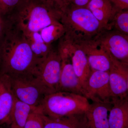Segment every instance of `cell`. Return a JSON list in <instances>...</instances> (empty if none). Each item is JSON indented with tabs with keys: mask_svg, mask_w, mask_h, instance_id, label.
<instances>
[{
	"mask_svg": "<svg viewBox=\"0 0 128 128\" xmlns=\"http://www.w3.org/2000/svg\"><path fill=\"white\" fill-rule=\"evenodd\" d=\"M8 21L7 29L0 42V73L34 74L41 62L34 56L22 32Z\"/></svg>",
	"mask_w": 128,
	"mask_h": 128,
	"instance_id": "1",
	"label": "cell"
},
{
	"mask_svg": "<svg viewBox=\"0 0 128 128\" xmlns=\"http://www.w3.org/2000/svg\"><path fill=\"white\" fill-rule=\"evenodd\" d=\"M60 11L46 0H23L6 17L24 34L60 22Z\"/></svg>",
	"mask_w": 128,
	"mask_h": 128,
	"instance_id": "2",
	"label": "cell"
},
{
	"mask_svg": "<svg viewBox=\"0 0 128 128\" xmlns=\"http://www.w3.org/2000/svg\"><path fill=\"white\" fill-rule=\"evenodd\" d=\"M60 22L65 31V38L76 44L96 38L104 27L86 7L66 5L61 10Z\"/></svg>",
	"mask_w": 128,
	"mask_h": 128,
	"instance_id": "3",
	"label": "cell"
},
{
	"mask_svg": "<svg viewBox=\"0 0 128 128\" xmlns=\"http://www.w3.org/2000/svg\"><path fill=\"white\" fill-rule=\"evenodd\" d=\"M88 99L81 95L58 92L45 96L38 108L44 115L59 118L85 113L90 104Z\"/></svg>",
	"mask_w": 128,
	"mask_h": 128,
	"instance_id": "4",
	"label": "cell"
},
{
	"mask_svg": "<svg viewBox=\"0 0 128 128\" xmlns=\"http://www.w3.org/2000/svg\"><path fill=\"white\" fill-rule=\"evenodd\" d=\"M9 76L15 97L24 103L38 107L48 94L34 74Z\"/></svg>",
	"mask_w": 128,
	"mask_h": 128,
	"instance_id": "5",
	"label": "cell"
},
{
	"mask_svg": "<svg viewBox=\"0 0 128 128\" xmlns=\"http://www.w3.org/2000/svg\"><path fill=\"white\" fill-rule=\"evenodd\" d=\"M62 60L53 48L37 67L34 74L48 95L58 92Z\"/></svg>",
	"mask_w": 128,
	"mask_h": 128,
	"instance_id": "6",
	"label": "cell"
},
{
	"mask_svg": "<svg viewBox=\"0 0 128 128\" xmlns=\"http://www.w3.org/2000/svg\"><path fill=\"white\" fill-rule=\"evenodd\" d=\"M83 92L84 96L92 102L112 104L108 72L91 70Z\"/></svg>",
	"mask_w": 128,
	"mask_h": 128,
	"instance_id": "7",
	"label": "cell"
},
{
	"mask_svg": "<svg viewBox=\"0 0 128 128\" xmlns=\"http://www.w3.org/2000/svg\"><path fill=\"white\" fill-rule=\"evenodd\" d=\"M96 38L113 57L128 64V35L112 29H105Z\"/></svg>",
	"mask_w": 128,
	"mask_h": 128,
	"instance_id": "8",
	"label": "cell"
},
{
	"mask_svg": "<svg viewBox=\"0 0 128 128\" xmlns=\"http://www.w3.org/2000/svg\"><path fill=\"white\" fill-rule=\"evenodd\" d=\"M108 53L110 60L109 82L112 98H126L128 97V64L118 60Z\"/></svg>",
	"mask_w": 128,
	"mask_h": 128,
	"instance_id": "9",
	"label": "cell"
},
{
	"mask_svg": "<svg viewBox=\"0 0 128 128\" xmlns=\"http://www.w3.org/2000/svg\"><path fill=\"white\" fill-rule=\"evenodd\" d=\"M75 44L84 52L91 70L109 71L110 66L109 54L96 38Z\"/></svg>",
	"mask_w": 128,
	"mask_h": 128,
	"instance_id": "10",
	"label": "cell"
},
{
	"mask_svg": "<svg viewBox=\"0 0 128 128\" xmlns=\"http://www.w3.org/2000/svg\"><path fill=\"white\" fill-rule=\"evenodd\" d=\"M60 57L62 63L58 92H66L84 96L83 88L73 70L71 57Z\"/></svg>",
	"mask_w": 128,
	"mask_h": 128,
	"instance_id": "11",
	"label": "cell"
},
{
	"mask_svg": "<svg viewBox=\"0 0 128 128\" xmlns=\"http://www.w3.org/2000/svg\"><path fill=\"white\" fill-rule=\"evenodd\" d=\"M15 99L10 76L0 73V125L9 124Z\"/></svg>",
	"mask_w": 128,
	"mask_h": 128,
	"instance_id": "12",
	"label": "cell"
},
{
	"mask_svg": "<svg viewBox=\"0 0 128 128\" xmlns=\"http://www.w3.org/2000/svg\"><path fill=\"white\" fill-rule=\"evenodd\" d=\"M112 103L92 102L85 112L86 128H108V113Z\"/></svg>",
	"mask_w": 128,
	"mask_h": 128,
	"instance_id": "13",
	"label": "cell"
},
{
	"mask_svg": "<svg viewBox=\"0 0 128 128\" xmlns=\"http://www.w3.org/2000/svg\"><path fill=\"white\" fill-rule=\"evenodd\" d=\"M108 116V128H128V97L113 98Z\"/></svg>",
	"mask_w": 128,
	"mask_h": 128,
	"instance_id": "14",
	"label": "cell"
},
{
	"mask_svg": "<svg viewBox=\"0 0 128 128\" xmlns=\"http://www.w3.org/2000/svg\"><path fill=\"white\" fill-rule=\"evenodd\" d=\"M73 44L71 56L72 64L83 89L91 72V69L87 57L83 50L78 45L75 44Z\"/></svg>",
	"mask_w": 128,
	"mask_h": 128,
	"instance_id": "15",
	"label": "cell"
},
{
	"mask_svg": "<svg viewBox=\"0 0 128 128\" xmlns=\"http://www.w3.org/2000/svg\"><path fill=\"white\" fill-rule=\"evenodd\" d=\"M44 128H86L85 113L59 118H52L42 114Z\"/></svg>",
	"mask_w": 128,
	"mask_h": 128,
	"instance_id": "16",
	"label": "cell"
},
{
	"mask_svg": "<svg viewBox=\"0 0 128 128\" xmlns=\"http://www.w3.org/2000/svg\"><path fill=\"white\" fill-rule=\"evenodd\" d=\"M86 8L106 29L116 10L110 0H90Z\"/></svg>",
	"mask_w": 128,
	"mask_h": 128,
	"instance_id": "17",
	"label": "cell"
},
{
	"mask_svg": "<svg viewBox=\"0 0 128 128\" xmlns=\"http://www.w3.org/2000/svg\"><path fill=\"white\" fill-rule=\"evenodd\" d=\"M39 109L38 107L24 103L16 98L9 123L11 128H23L30 114Z\"/></svg>",
	"mask_w": 128,
	"mask_h": 128,
	"instance_id": "18",
	"label": "cell"
},
{
	"mask_svg": "<svg viewBox=\"0 0 128 128\" xmlns=\"http://www.w3.org/2000/svg\"><path fill=\"white\" fill-rule=\"evenodd\" d=\"M24 35L34 56L40 62L47 57L53 48L52 45L44 42L38 32Z\"/></svg>",
	"mask_w": 128,
	"mask_h": 128,
	"instance_id": "19",
	"label": "cell"
},
{
	"mask_svg": "<svg viewBox=\"0 0 128 128\" xmlns=\"http://www.w3.org/2000/svg\"><path fill=\"white\" fill-rule=\"evenodd\" d=\"M107 29H112L128 35V10H116L108 25Z\"/></svg>",
	"mask_w": 128,
	"mask_h": 128,
	"instance_id": "20",
	"label": "cell"
},
{
	"mask_svg": "<svg viewBox=\"0 0 128 128\" xmlns=\"http://www.w3.org/2000/svg\"><path fill=\"white\" fill-rule=\"evenodd\" d=\"M39 33L44 42L52 45L53 42L64 36L65 31L60 22H58L44 28Z\"/></svg>",
	"mask_w": 128,
	"mask_h": 128,
	"instance_id": "21",
	"label": "cell"
},
{
	"mask_svg": "<svg viewBox=\"0 0 128 128\" xmlns=\"http://www.w3.org/2000/svg\"><path fill=\"white\" fill-rule=\"evenodd\" d=\"M23 128H44L42 113L40 109L30 114Z\"/></svg>",
	"mask_w": 128,
	"mask_h": 128,
	"instance_id": "22",
	"label": "cell"
},
{
	"mask_svg": "<svg viewBox=\"0 0 128 128\" xmlns=\"http://www.w3.org/2000/svg\"><path fill=\"white\" fill-rule=\"evenodd\" d=\"M23 0H2V15L8 16Z\"/></svg>",
	"mask_w": 128,
	"mask_h": 128,
	"instance_id": "23",
	"label": "cell"
},
{
	"mask_svg": "<svg viewBox=\"0 0 128 128\" xmlns=\"http://www.w3.org/2000/svg\"><path fill=\"white\" fill-rule=\"evenodd\" d=\"M114 7L118 10H128V0H110Z\"/></svg>",
	"mask_w": 128,
	"mask_h": 128,
	"instance_id": "24",
	"label": "cell"
},
{
	"mask_svg": "<svg viewBox=\"0 0 128 128\" xmlns=\"http://www.w3.org/2000/svg\"><path fill=\"white\" fill-rule=\"evenodd\" d=\"M8 25V21L7 18L0 14V42L4 35Z\"/></svg>",
	"mask_w": 128,
	"mask_h": 128,
	"instance_id": "25",
	"label": "cell"
},
{
	"mask_svg": "<svg viewBox=\"0 0 128 128\" xmlns=\"http://www.w3.org/2000/svg\"><path fill=\"white\" fill-rule=\"evenodd\" d=\"M61 12V10L67 5L68 0H46Z\"/></svg>",
	"mask_w": 128,
	"mask_h": 128,
	"instance_id": "26",
	"label": "cell"
},
{
	"mask_svg": "<svg viewBox=\"0 0 128 128\" xmlns=\"http://www.w3.org/2000/svg\"><path fill=\"white\" fill-rule=\"evenodd\" d=\"M0 14L2 16V0H0Z\"/></svg>",
	"mask_w": 128,
	"mask_h": 128,
	"instance_id": "27",
	"label": "cell"
},
{
	"mask_svg": "<svg viewBox=\"0 0 128 128\" xmlns=\"http://www.w3.org/2000/svg\"></svg>",
	"mask_w": 128,
	"mask_h": 128,
	"instance_id": "28",
	"label": "cell"
}]
</instances>
